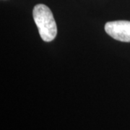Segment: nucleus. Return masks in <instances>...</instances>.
Returning <instances> with one entry per match:
<instances>
[{
	"instance_id": "obj_1",
	"label": "nucleus",
	"mask_w": 130,
	"mask_h": 130,
	"mask_svg": "<svg viewBox=\"0 0 130 130\" xmlns=\"http://www.w3.org/2000/svg\"><path fill=\"white\" fill-rule=\"evenodd\" d=\"M34 22L38 29L40 36L43 41H53L57 34V28L53 13L46 5H36L32 10Z\"/></svg>"
},
{
	"instance_id": "obj_2",
	"label": "nucleus",
	"mask_w": 130,
	"mask_h": 130,
	"mask_svg": "<svg viewBox=\"0 0 130 130\" xmlns=\"http://www.w3.org/2000/svg\"><path fill=\"white\" fill-rule=\"evenodd\" d=\"M105 30L107 34L117 41L130 42V21L108 22L105 25Z\"/></svg>"
}]
</instances>
